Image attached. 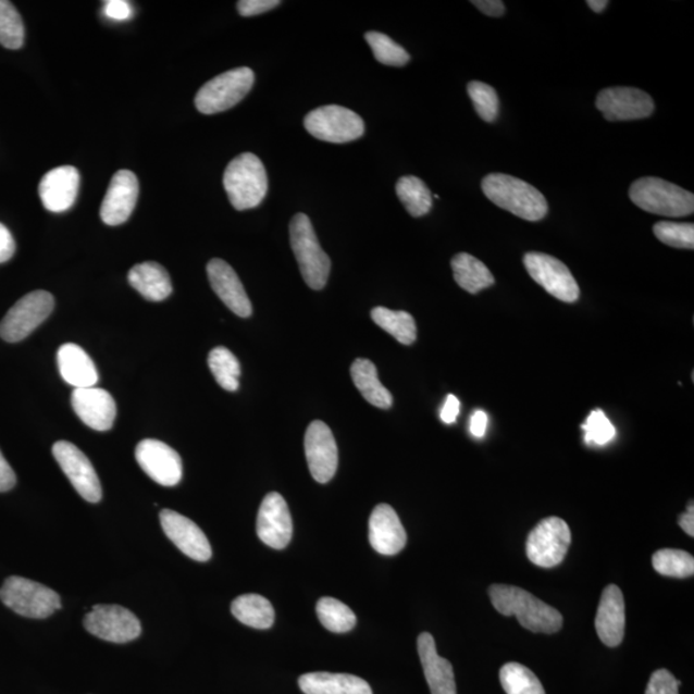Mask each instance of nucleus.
<instances>
[{
  "mask_svg": "<svg viewBox=\"0 0 694 694\" xmlns=\"http://www.w3.org/2000/svg\"><path fill=\"white\" fill-rule=\"evenodd\" d=\"M488 597L499 614L516 616L522 628L533 633L554 634L561 630L562 615L519 586L495 584Z\"/></svg>",
  "mask_w": 694,
  "mask_h": 694,
  "instance_id": "obj_1",
  "label": "nucleus"
},
{
  "mask_svg": "<svg viewBox=\"0 0 694 694\" xmlns=\"http://www.w3.org/2000/svg\"><path fill=\"white\" fill-rule=\"evenodd\" d=\"M484 195L500 209L528 222H540L548 214V203L535 187L507 174H491L483 183Z\"/></svg>",
  "mask_w": 694,
  "mask_h": 694,
  "instance_id": "obj_2",
  "label": "nucleus"
},
{
  "mask_svg": "<svg viewBox=\"0 0 694 694\" xmlns=\"http://www.w3.org/2000/svg\"><path fill=\"white\" fill-rule=\"evenodd\" d=\"M223 184L233 208L238 211L258 208L268 194L265 166L257 154H239L226 166Z\"/></svg>",
  "mask_w": 694,
  "mask_h": 694,
  "instance_id": "obj_3",
  "label": "nucleus"
},
{
  "mask_svg": "<svg viewBox=\"0 0 694 694\" xmlns=\"http://www.w3.org/2000/svg\"><path fill=\"white\" fill-rule=\"evenodd\" d=\"M289 240L303 281L317 292L324 288L330 277L331 260L318 243L308 215L297 214L293 218L289 223Z\"/></svg>",
  "mask_w": 694,
  "mask_h": 694,
  "instance_id": "obj_4",
  "label": "nucleus"
},
{
  "mask_svg": "<svg viewBox=\"0 0 694 694\" xmlns=\"http://www.w3.org/2000/svg\"><path fill=\"white\" fill-rule=\"evenodd\" d=\"M629 196L636 207L655 215L683 218L694 211V196L690 190L653 176L635 181Z\"/></svg>",
  "mask_w": 694,
  "mask_h": 694,
  "instance_id": "obj_5",
  "label": "nucleus"
},
{
  "mask_svg": "<svg viewBox=\"0 0 694 694\" xmlns=\"http://www.w3.org/2000/svg\"><path fill=\"white\" fill-rule=\"evenodd\" d=\"M0 600L24 618L47 619L61 610V598L54 591L33 580L11 577L0 587Z\"/></svg>",
  "mask_w": 694,
  "mask_h": 694,
  "instance_id": "obj_6",
  "label": "nucleus"
},
{
  "mask_svg": "<svg viewBox=\"0 0 694 694\" xmlns=\"http://www.w3.org/2000/svg\"><path fill=\"white\" fill-rule=\"evenodd\" d=\"M253 83L255 74L249 67L226 71L198 90L195 99L196 108L205 115H214V113L235 108L249 95Z\"/></svg>",
  "mask_w": 694,
  "mask_h": 694,
  "instance_id": "obj_7",
  "label": "nucleus"
},
{
  "mask_svg": "<svg viewBox=\"0 0 694 694\" xmlns=\"http://www.w3.org/2000/svg\"><path fill=\"white\" fill-rule=\"evenodd\" d=\"M303 125L311 136L330 144L357 140L365 131L363 119L358 113L335 104L309 112Z\"/></svg>",
  "mask_w": 694,
  "mask_h": 694,
  "instance_id": "obj_8",
  "label": "nucleus"
},
{
  "mask_svg": "<svg viewBox=\"0 0 694 694\" xmlns=\"http://www.w3.org/2000/svg\"><path fill=\"white\" fill-rule=\"evenodd\" d=\"M53 296L47 292L27 294L10 309L0 323V337L7 343L23 342L51 315Z\"/></svg>",
  "mask_w": 694,
  "mask_h": 694,
  "instance_id": "obj_9",
  "label": "nucleus"
},
{
  "mask_svg": "<svg viewBox=\"0 0 694 694\" xmlns=\"http://www.w3.org/2000/svg\"><path fill=\"white\" fill-rule=\"evenodd\" d=\"M571 531L562 519L548 517L537 523L526 542V554L531 562L540 568L552 569L568 555Z\"/></svg>",
  "mask_w": 694,
  "mask_h": 694,
  "instance_id": "obj_10",
  "label": "nucleus"
},
{
  "mask_svg": "<svg viewBox=\"0 0 694 694\" xmlns=\"http://www.w3.org/2000/svg\"><path fill=\"white\" fill-rule=\"evenodd\" d=\"M530 277L545 292L563 302L579 300L580 288L575 278L562 261L542 252H529L523 258Z\"/></svg>",
  "mask_w": 694,
  "mask_h": 694,
  "instance_id": "obj_11",
  "label": "nucleus"
},
{
  "mask_svg": "<svg viewBox=\"0 0 694 694\" xmlns=\"http://www.w3.org/2000/svg\"><path fill=\"white\" fill-rule=\"evenodd\" d=\"M84 627L99 640L127 643L141 633L137 616L117 605H97L85 616Z\"/></svg>",
  "mask_w": 694,
  "mask_h": 694,
  "instance_id": "obj_12",
  "label": "nucleus"
},
{
  "mask_svg": "<svg viewBox=\"0 0 694 694\" xmlns=\"http://www.w3.org/2000/svg\"><path fill=\"white\" fill-rule=\"evenodd\" d=\"M52 451L57 463L85 500L98 503L102 499V486L95 467L77 446L69 442H57Z\"/></svg>",
  "mask_w": 694,
  "mask_h": 694,
  "instance_id": "obj_13",
  "label": "nucleus"
},
{
  "mask_svg": "<svg viewBox=\"0 0 694 694\" xmlns=\"http://www.w3.org/2000/svg\"><path fill=\"white\" fill-rule=\"evenodd\" d=\"M608 122H632L646 119L655 110L654 99L636 88H607L600 91L596 102Z\"/></svg>",
  "mask_w": 694,
  "mask_h": 694,
  "instance_id": "obj_14",
  "label": "nucleus"
},
{
  "mask_svg": "<svg viewBox=\"0 0 694 694\" xmlns=\"http://www.w3.org/2000/svg\"><path fill=\"white\" fill-rule=\"evenodd\" d=\"M306 456L311 476L320 484L334 479L338 466V449L334 434L322 421L310 423L306 434Z\"/></svg>",
  "mask_w": 694,
  "mask_h": 694,
  "instance_id": "obj_15",
  "label": "nucleus"
},
{
  "mask_svg": "<svg viewBox=\"0 0 694 694\" xmlns=\"http://www.w3.org/2000/svg\"><path fill=\"white\" fill-rule=\"evenodd\" d=\"M136 458L140 469L154 483L162 486H175L181 483L183 476L182 458L168 444L146 438L137 445Z\"/></svg>",
  "mask_w": 694,
  "mask_h": 694,
  "instance_id": "obj_16",
  "label": "nucleus"
},
{
  "mask_svg": "<svg viewBox=\"0 0 694 694\" xmlns=\"http://www.w3.org/2000/svg\"><path fill=\"white\" fill-rule=\"evenodd\" d=\"M260 541L274 549L286 548L293 537V517L285 498L278 493H269L261 503L258 523Z\"/></svg>",
  "mask_w": 694,
  "mask_h": 694,
  "instance_id": "obj_17",
  "label": "nucleus"
},
{
  "mask_svg": "<svg viewBox=\"0 0 694 694\" xmlns=\"http://www.w3.org/2000/svg\"><path fill=\"white\" fill-rule=\"evenodd\" d=\"M162 530L184 555L198 562H207L211 558L210 542L203 531L193 520L172 509H162L160 513Z\"/></svg>",
  "mask_w": 694,
  "mask_h": 694,
  "instance_id": "obj_18",
  "label": "nucleus"
},
{
  "mask_svg": "<svg viewBox=\"0 0 694 694\" xmlns=\"http://www.w3.org/2000/svg\"><path fill=\"white\" fill-rule=\"evenodd\" d=\"M139 197V182L131 170H119L113 175L101 207L104 224H124L133 214Z\"/></svg>",
  "mask_w": 694,
  "mask_h": 694,
  "instance_id": "obj_19",
  "label": "nucleus"
},
{
  "mask_svg": "<svg viewBox=\"0 0 694 694\" xmlns=\"http://www.w3.org/2000/svg\"><path fill=\"white\" fill-rule=\"evenodd\" d=\"M71 404L77 417L96 431H109L116 418V402L112 395L99 387L75 388Z\"/></svg>",
  "mask_w": 694,
  "mask_h": 694,
  "instance_id": "obj_20",
  "label": "nucleus"
},
{
  "mask_svg": "<svg viewBox=\"0 0 694 694\" xmlns=\"http://www.w3.org/2000/svg\"><path fill=\"white\" fill-rule=\"evenodd\" d=\"M80 175L74 166H61L48 172L39 184V196L48 211H67L79 194Z\"/></svg>",
  "mask_w": 694,
  "mask_h": 694,
  "instance_id": "obj_21",
  "label": "nucleus"
},
{
  "mask_svg": "<svg viewBox=\"0 0 694 694\" xmlns=\"http://www.w3.org/2000/svg\"><path fill=\"white\" fill-rule=\"evenodd\" d=\"M208 277L211 288L233 313L240 318H249L252 314L251 301L243 282L228 263L221 259H212L208 264Z\"/></svg>",
  "mask_w": 694,
  "mask_h": 694,
  "instance_id": "obj_22",
  "label": "nucleus"
},
{
  "mask_svg": "<svg viewBox=\"0 0 694 694\" xmlns=\"http://www.w3.org/2000/svg\"><path fill=\"white\" fill-rule=\"evenodd\" d=\"M599 640L607 647H618L625 635V600L618 585H607L596 616Z\"/></svg>",
  "mask_w": 694,
  "mask_h": 694,
  "instance_id": "obj_23",
  "label": "nucleus"
},
{
  "mask_svg": "<svg viewBox=\"0 0 694 694\" xmlns=\"http://www.w3.org/2000/svg\"><path fill=\"white\" fill-rule=\"evenodd\" d=\"M370 542L384 556L398 555L406 547L407 533L398 513L388 505H379L370 519Z\"/></svg>",
  "mask_w": 694,
  "mask_h": 694,
  "instance_id": "obj_24",
  "label": "nucleus"
},
{
  "mask_svg": "<svg viewBox=\"0 0 694 694\" xmlns=\"http://www.w3.org/2000/svg\"><path fill=\"white\" fill-rule=\"evenodd\" d=\"M418 655H420L424 677L432 694H457L455 671L451 664L438 656L434 636L422 633L418 636Z\"/></svg>",
  "mask_w": 694,
  "mask_h": 694,
  "instance_id": "obj_25",
  "label": "nucleus"
},
{
  "mask_svg": "<svg viewBox=\"0 0 694 694\" xmlns=\"http://www.w3.org/2000/svg\"><path fill=\"white\" fill-rule=\"evenodd\" d=\"M57 363L62 379L75 388L94 387L99 380L97 368L80 346L65 344L57 352Z\"/></svg>",
  "mask_w": 694,
  "mask_h": 694,
  "instance_id": "obj_26",
  "label": "nucleus"
},
{
  "mask_svg": "<svg viewBox=\"0 0 694 694\" xmlns=\"http://www.w3.org/2000/svg\"><path fill=\"white\" fill-rule=\"evenodd\" d=\"M127 281L148 301H164L173 293L172 280L166 269L154 261L133 267Z\"/></svg>",
  "mask_w": 694,
  "mask_h": 694,
  "instance_id": "obj_27",
  "label": "nucleus"
},
{
  "mask_svg": "<svg viewBox=\"0 0 694 694\" xmlns=\"http://www.w3.org/2000/svg\"><path fill=\"white\" fill-rule=\"evenodd\" d=\"M299 685L306 694H373L364 679L350 674L309 672L300 677Z\"/></svg>",
  "mask_w": 694,
  "mask_h": 694,
  "instance_id": "obj_28",
  "label": "nucleus"
},
{
  "mask_svg": "<svg viewBox=\"0 0 694 694\" xmlns=\"http://www.w3.org/2000/svg\"><path fill=\"white\" fill-rule=\"evenodd\" d=\"M354 385L372 406L388 409L393 406V395L381 384L377 368L368 359H357L351 365Z\"/></svg>",
  "mask_w": 694,
  "mask_h": 694,
  "instance_id": "obj_29",
  "label": "nucleus"
},
{
  "mask_svg": "<svg viewBox=\"0 0 694 694\" xmlns=\"http://www.w3.org/2000/svg\"><path fill=\"white\" fill-rule=\"evenodd\" d=\"M453 274L460 288L472 295L494 285V275L488 268L470 253L460 252L451 260Z\"/></svg>",
  "mask_w": 694,
  "mask_h": 694,
  "instance_id": "obj_30",
  "label": "nucleus"
},
{
  "mask_svg": "<svg viewBox=\"0 0 694 694\" xmlns=\"http://www.w3.org/2000/svg\"><path fill=\"white\" fill-rule=\"evenodd\" d=\"M231 611L243 624L253 629H269L273 625L274 608L259 594H244L233 600Z\"/></svg>",
  "mask_w": 694,
  "mask_h": 694,
  "instance_id": "obj_31",
  "label": "nucleus"
},
{
  "mask_svg": "<svg viewBox=\"0 0 694 694\" xmlns=\"http://www.w3.org/2000/svg\"><path fill=\"white\" fill-rule=\"evenodd\" d=\"M372 320L380 329L387 332L402 345H412L417 338L414 318L407 311H395L387 308H374Z\"/></svg>",
  "mask_w": 694,
  "mask_h": 694,
  "instance_id": "obj_32",
  "label": "nucleus"
},
{
  "mask_svg": "<svg viewBox=\"0 0 694 694\" xmlns=\"http://www.w3.org/2000/svg\"><path fill=\"white\" fill-rule=\"evenodd\" d=\"M396 195L410 215L420 218L429 214L432 208L431 190L417 176H402L396 183Z\"/></svg>",
  "mask_w": 694,
  "mask_h": 694,
  "instance_id": "obj_33",
  "label": "nucleus"
},
{
  "mask_svg": "<svg viewBox=\"0 0 694 694\" xmlns=\"http://www.w3.org/2000/svg\"><path fill=\"white\" fill-rule=\"evenodd\" d=\"M317 615L322 625L332 633H347L356 627L357 616L342 600L324 597L318 602Z\"/></svg>",
  "mask_w": 694,
  "mask_h": 694,
  "instance_id": "obj_34",
  "label": "nucleus"
},
{
  "mask_svg": "<svg viewBox=\"0 0 694 694\" xmlns=\"http://www.w3.org/2000/svg\"><path fill=\"white\" fill-rule=\"evenodd\" d=\"M209 367L219 386L226 392H237L239 387L240 365L238 359L224 346L215 347L209 354Z\"/></svg>",
  "mask_w": 694,
  "mask_h": 694,
  "instance_id": "obj_35",
  "label": "nucleus"
},
{
  "mask_svg": "<svg viewBox=\"0 0 694 694\" xmlns=\"http://www.w3.org/2000/svg\"><path fill=\"white\" fill-rule=\"evenodd\" d=\"M500 683L507 694H545L534 672L517 662L506 664L500 669Z\"/></svg>",
  "mask_w": 694,
  "mask_h": 694,
  "instance_id": "obj_36",
  "label": "nucleus"
},
{
  "mask_svg": "<svg viewBox=\"0 0 694 694\" xmlns=\"http://www.w3.org/2000/svg\"><path fill=\"white\" fill-rule=\"evenodd\" d=\"M654 569L664 577L690 578L694 572V558L681 549H661L653 557Z\"/></svg>",
  "mask_w": 694,
  "mask_h": 694,
  "instance_id": "obj_37",
  "label": "nucleus"
},
{
  "mask_svg": "<svg viewBox=\"0 0 694 694\" xmlns=\"http://www.w3.org/2000/svg\"><path fill=\"white\" fill-rule=\"evenodd\" d=\"M25 41V26L16 7L9 0H0V45L7 49H20Z\"/></svg>",
  "mask_w": 694,
  "mask_h": 694,
  "instance_id": "obj_38",
  "label": "nucleus"
},
{
  "mask_svg": "<svg viewBox=\"0 0 694 694\" xmlns=\"http://www.w3.org/2000/svg\"><path fill=\"white\" fill-rule=\"evenodd\" d=\"M365 40L372 48L374 59L382 65L401 67L410 61V55L398 42H395L387 35L370 32L365 34Z\"/></svg>",
  "mask_w": 694,
  "mask_h": 694,
  "instance_id": "obj_39",
  "label": "nucleus"
},
{
  "mask_svg": "<svg viewBox=\"0 0 694 694\" xmlns=\"http://www.w3.org/2000/svg\"><path fill=\"white\" fill-rule=\"evenodd\" d=\"M467 90L478 115L486 123H494L499 113L497 91L491 85L481 82H471Z\"/></svg>",
  "mask_w": 694,
  "mask_h": 694,
  "instance_id": "obj_40",
  "label": "nucleus"
},
{
  "mask_svg": "<svg viewBox=\"0 0 694 694\" xmlns=\"http://www.w3.org/2000/svg\"><path fill=\"white\" fill-rule=\"evenodd\" d=\"M658 240L676 249H694V225L692 223L660 222L654 226Z\"/></svg>",
  "mask_w": 694,
  "mask_h": 694,
  "instance_id": "obj_41",
  "label": "nucleus"
},
{
  "mask_svg": "<svg viewBox=\"0 0 694 694\" xmlns=\"http://www.w3.org/2000/svg\"><path fill=\"white\" fill-rule=\"evenodd\" d=\"M582 429L585 431L584 438L587 445H606L616 436L614 424L600 409L593 410Z\"/></svg>",
  "mask_w": 694,
  "mask_h": 694,
  "instance_id": "obj_42",
  "label": "nucleus"
},
{
  "mask_svg": "<svg viewBox=\"0 0 694 694\" xmlns=\"http://www.w3.org/2000/svg\"><path fill=\"white\" fill-rule=\"evenodd\" d=\"M679 685L681 682L670 671L657 670L649 679L646 694H679Z\"/></svg>",
  "mask_w": 694,
  "mask_h": 694,
  "instance_id": "obj_43",
  "label": "nucleus"
},
{
  "mask_svg": "<svg viewBox=\"0 0 694 694\" xmlns=\"http://www.w3.org/2000/svg\"><path fill=\"white\" fill-rule=\"evenodd\" d=\"M281 5L280 0H240L237 3V10L240 16L251 17L277 9Z\"/></svg>",
  "mask_w": 694,
  "mask_h": 694,
  "instance_id": "obj_44",
  "label": "nucleus"
},
{
  "mask_svg": "<svg viewBox=\"0 0 694 694\" xmlns=\"http://www.w3.org/2000/svg\"><path fill=\"white\" fill-rule=\"evenodd\" d=\"M103 12L106 16L115 21H126L133 16L132 5L125 0H109L104 3Z\"/></svg>",
  "mask_w": 694,
  "mask_h": 694,
  "instance_id": "obj_45",
  "label": "nucleus"
},
{
  "mask_svg": "<svg viewBox=\"0 0 694 694\" xmlns=\"http://www.w3.org/2000/svg\"><path fill=\"white\" fill-rule=\"evenodd\" d=\"M16 251V243L9 228L0 223V264L11 260Z\"/></svg>",
  "mask_w": 694,
  "mask_h": 694,
  "instance_id": "obj_46",
  "label": "nucleus"
},
{
  "mask_svg": "<svg viewBox=\"0 0 694 694\" xmlns=\"http://www.w3.org/2000/svg\"><path fill=\"white\" fill-rule=\"evenodd\" d=\"M16 473L0 451V493L10 492L16 485Z\"/></svg>",
  "mask_w": 694,
  "mask_h": 694,
  "instance_id": "obj_47",
  "label": "nucleus"
},
{
  "mask_svg": "<svg viewBox=\"0 0 694 694\" xmlns=\"http://www.w3.org/2000/svg\"><path fill=\"white\" fill-rule=\"evenodd\" d=\"M472 4L491 17H500L506 12L505 3L500 0H474Z\"/></svg>",
  "mask_w": 694,
  "mask_h": 694,
  "instance_id": "obj_48",
  "label": "nucleus"
},
{
  "mask_svg": "<svg viewBox=\"0 0 694 694\" xmlns=\"http://www.w3.org/2000/svg\"><path fill=\"white\" fill-rule=\"evenodd\" d=\"M460 412V402L455 395H449L446 398L444 407L442 409L441 418L446 424H451L457 421V417Z\"/></svg>",
  "mask_w": 694,
  "mask_h": 694,
  "instance_id": "obj_49",
  "label": "nucleus"
},
{
  "mask_svg": "<svg viewBox=\"0 0 694 694\" xmlns=\"http://www.w3.org/2000/svg\"><path fill=\"white\" fill-rule=\"evenodd\" d=\"M487 426V416L483 410H476L471 418L470 430L474 437L481 438L485 436Z\"/></svg>",
  "mask_w": 694,
  "mask_h": 694,
  "instance_id": "obj_50",
  "label": "nucleus"
},
{
  "mask_svg": "<svg viewBox=\"0 0 694 694\" xmlns=\"http://www.w3.org/2000/svg\"><path fill=\"white\" fill-rule=\"evenodd\" d=\"M679 525L689 534L691 537L694 536V506L693 501L686 508V512L679 517Z\"/></svg>",
  "mask_w": 694,
  "mask_h": 694,
  "instance_id": "obj_51",
  "label": "nucleus"
},
{
  "mask_svg": "<svg viewBox=\"0 0 694 694\" xmlns=\"http://www.w3.org/2000/svg\"><path fill=\"white\" fill-rule=\"evenodd\" d=\"M586 4L590 5L594 12L600 13L606 9L608 2H606V0H587Z\"/></svg>",
  "mask_w": 694,
  "mask_h": 694,
  "instance_id": "obj_52",
  "label": "nucleus"
}]
</instances>
